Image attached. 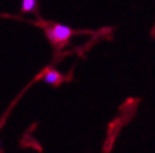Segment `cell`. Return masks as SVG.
<instances>
[{"label":"cell","mask_w":155,"mask_h":153,"mask_svg":"<svg viewBox=\"0 0 155 153\" xmlns=\"http://www.w3.org/2000/svg\"><path fill=\"white\" fill-rule=\"evenodd\" d=\"M21 8L24 11H32L35 8V0H23Z\"/></svg>","instance_id":"obj_3"},{"label":"cell","mask_w":155,"mask_h":153,"mask_svg":"<svg viewBox=\"0 0 155 153\" xmlns=\"http://www.w3.org/2000/svg\"><path fill=\"white\" fill-rule=\"evenodd\" d=\"M0 152H2V151H0Z\"/></svg>","instance_id":"obj_4"},{"label":"cell","mask_w":155,"mask_h":153,"mask_svg":"<svg viewBox=\"0 0 155 153\" xmlns=\"http://www.w3.org/2000/svg\"><path fill=\"white\" fill-rule=\"evenodd\" d=\"M43 80L47 84H53V86H58L59 83H62L64 80L63 75H62L59 72L54 70V69H49L44 73L43 75Z\"/></svg>","instance_id":"obj_2"},{"label":"cell","mask_w":155,"mask_h":153,"mask_svg":"<svg viewBox=\"0 0 155 153\" xmlns=\"http://www.w3.org/2000/svg\"><path fill=\"white\" fill-rule=\"evenodd\" d=\"M72 34H73V32L71 28H68L66 25H61V24H56L52 28L47 29V35L53 44L66 43L69 38H71Z\"/></svg>","instance_id":"obj_1"}]
</instances>
